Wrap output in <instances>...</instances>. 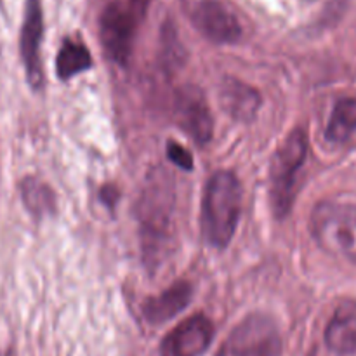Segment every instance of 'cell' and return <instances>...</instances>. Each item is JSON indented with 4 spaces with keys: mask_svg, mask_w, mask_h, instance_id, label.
<instances>
[{
    "mask_svg": "<svg viewBox=\"0 0 356 356\" xmlns=\"http://www.w3.org/2000/svg\"><path fill=\"white\" fill-rule=\"evenodd\" d=\"M356 132V97H344L334 106L325 136L330 143H346Z\"/></svg>",
    "mask_w": 356,
    "mask_h": 356,
    "instance_id": "obj_15",
    "label": "cell"
},
{
    "mask_svg": "<svg viewBox=\"0 0 356 356\" xmlns=\"http://www.w3.org/2000/svg\"><path fill=\"white\" fill-rule=\"evenodd\" d=\"M308 356H315V355H313V353H312V355H308Z\"/></svg>",
    "mask_w": 356,
    "mask_h": 356,
    "instance_id": "obj_20",
    "label": "cell"
},
{
    "mask_svg": "<svg viewBox=\"0 0 356 356\" xmlns=\"http://www.w3.org/2000/svg\"><path fill=\"white\" fill-rule=\"evenodd\" d=\"M312 235L336 259L356 263V205L325 200L313 209Z\"/></svg>",
    "mask_w": 356,
    "mask_h": 356,
    "instance_id": "obj_5",
    "label": "cell"
},
{
    "mask_svg": "<svg viewBox=\"0 0 356 356\" xmlns=\"http://www.w3.org/2000/svg\"><path fill=\"white\" fill-rule=\"evenodd\" d=\"M308 134L302 127H296L275 152L270 167V200L275 218L285 219L291 214L296 184L308 159Z\"/></svg>",
    "mask_w": 356,
    "mask_h": 356,
    "instance_id": "obj_3",
    "label": "cell"
},
{
    "mask_svg": "<svg viewBox=\"0 0 356 356\" xmlns=\"http://www.w3.org/2000/svg\"><path fill=\"white\" fill-rule=\"evenodd\" d=\"M21 198H23L24 207L35 218H44V216L52 214L56 209L54 191L35 177H26L21 183Z\"/></svg>",
    "mask_w": 356,
    "mask_h": 356,
    "instance_id": "obj_16",
    "label": "cell"
},
{
    "mask_svg": "<svg viewBox=\"0 0 356 356\" xmlns=\"http://www.w3.org/2000/svg\"><path fill=\"white\" fill-rule=\"evenodd\" d=\"M221 103L226 113L235 120L249 122L256 117L261 106V96L256 89L240 80L228 79L222 83Z\"/></svg>",
    "mask_w": 356,
    "mask_h": 356,
    "instance_id": "obj_13",
    "label": "cell"
},
{
    "mask_svg": "<svg viewBox=\"0 0 356 356\" xmlns=\"http://www.w3.org/2000/svg\"><path fill=\"white\" fill-rule=\"evenodd\" d=\"M172 117L198 146L207 145L214 134V118L207 97L197 86L179 87L172 99Z\"/></svg>",
    "mask_w": 356,
    "mask_h": 356,
    "instance_id": "obj_7",
    "label": "cell"
},
{
    "mask_svg": "<svg viewBox=\"0 0 356 356\" xmlns=\"http://www.w3.org/2000/svg\"><path fill=\"white\" fill-rule=\"evenodd\" d=\"M44 35V14L40 0H26L24 19L21 26V58H23L26 76L35 89L44 83L40 61V44Z\"/></svg>",
    "mask_w": 356,
    "mask_h": 356,
    "instance_id": "obj_10",
    "label": "cell"
},
{
    "mask_svg": "<svg viewBox=\"0 0 356 356\" xmlns=\"http://www.w3.org/2000/svg\"><path fill=\"white\" fill-rule=\"evenodd\" d=\"M167 156L172 163H176L179 169L183 170H191L193 169V156L188 152L184 146H181L179 143L169 141L167 143Z\"/></svg>",
    "mask_w": 356,
    "mask_h": 356,
    "instance_id": "obj_17",
    "label": "cell"
},
{
    "mask_svg": "<svg viewBox=\"0 0 356 356\" xmlns=\"http://www.w3.org/2000/svg\"><path fill=\"white\" fill-rule=\"evenodd\" d=\"M191 21L214 44H235L242 37L238 17L221 0H200L191 10Z\"/></svg>",
    "mask_w": 356,
    "mask_h": 356,
    "instance_id": "obj_8",
    "label": "cell"
},
{
    "mask_svg": "<svg viewBox=\"0 0 356 356\" xmlns=\"http://www.w3.org/2000/svg\"><path fill=\"white\" fill-rule=\"evenodd\" d=\"M118 198H120V191L113 186V184H106L99 190V200L106 205L108 209H113L117 205Z\"/></svg>",
    "mask_w": 356,
    "mask_h": 356,
    "instance_id": "obj_18",
    "label": "cell"
},
{
    "mask_svg": "<svg viewBox=\"0 0 356 356\" xmlns=\"http://www.w3.org/2000/svg\"><path fill=\"white\" fill-rule=\"evenodd\" d=\"M214 339V325L204 315H193L170 330L162 341L160 356H202Z\"/></svg>",
    "mask_w": 356,
    "mask_h": 356,
    "instance_id": "obj_9",
    "label": "cell"
},
{
    "mask_svg": "<svg viewBox=\"0 0 356 356\" xmlns=\"http://www.w3.org/2000/svg\"><path fill=\"white\" fill-rule=\"evenodd\" d=\"M92 66L89 49L80 40L66 38L56 58V72L61 80H70L79 73L87 72Z\"/></svg>",
    "mask_w": 356,
    "mask_h": 356,
    "instance_id": "obj_14",
    "label": "cell"
},
{
    "mask_svg": "<svg viewBox=\"0 0 356 356\" xmlns=\"http://www.w3.org/2000/svg\"><path fill=\"white\" fill-rule=\"evenodd\" d=\"M174 204L176 195L169 176L155 170L146 183L138 209L143 259L149 271L162 266L174 250Z\"/></svg>",
    "mask_w": 356,
    "mask_h": 356,
    "instance_id": "obj_1",
    "label": "cell"
},
{
    "mask_svg": "<svg viewBox=\"0 0 356 356\" xmlns=\"http://www.w3.org/2000/svg\"><path fill=\"white\" fill-rule=\"evenodd\" d=\"M325 343L336 355L356 353V302L343 305L334 313L325 330Z\"/></svg>",
    "mask_w": 356,
    "mask_h": 356,
    "instance_id": "obj_12",
    "label": "cell"
},
{
    "mask_svg": "<svg viewBox=\"0 0 356 356\" xmlns=\"http://www.w3.org/2000/svg\"><path fill=\"white\" fill-rule=\"evenodd\" d=\"M243 188L229 170H219L209 179L202 200V232L212 247L225 249L233 240L242 214Z\"/></svg>",
    "mask_w": 356,
    "mask_h": 356,
    "instance_id": "obj_2",
    "label": "cell"
},
{
    "mask_svg": "<svg viewBox=\"0 0 356 356\" xmlns=\"http://www.w3.org/2000/svg\"><path fill=\"white\" fill-rule=\"evenodd\" d=\"M152 0H108L99 16V38L108 58L125 66L132 56L136 33Z\"/></svg>",
    "mask_w": 356,
    "mask_h": 356,
    "instance_id": "obj_4",
    "label": "cell"
},
{
    "mask_svg": "<svg viewBox=\"0 0 356 356\" xmlns=\"http://www.w3.org/2000/svg\"><path fill=\"white\" fill-rule=\"evenodd\" d=\"M282 337L270 316L249 315L232 330L218 356H280Z\"/></svg>",
    "mask_w": 356,
    "mask_h": 356,
    "instance_id": "obj_6",
    "label": "cell"
},
{
    "mask_svg": "<svg viewBox=\"0 0 356 356\" xmlns=\"http://www.w3.org/2000/svg\"><path fill=\"white\" fill-rule=\"evenodd\" d=\"M0 356H9V355H0Z\"/></svg>",
    "mask_w": 356,
    "mask_h": 356,
    "instance_id": "obj_19",
    "label": "cell"
},
{
    "mask_svg": "<svg viewBox=\"0 0 356 356\" xmlns=\"http://www.w3.org/2000/svg\"><path fill=\"white\" fill-rule=\"evenodd\" d=\"M193 289L188 282H176L162 294L148 298L143 302V315L152 325H160L179 315L191 301Z\"/></svg>",
    "mask_w": 356,
    "mask_h": 356,
    "instance_id": "obj_11",
    "label": "cell"
}]
</instances>
